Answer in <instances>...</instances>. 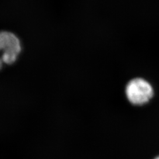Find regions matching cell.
I'll return each instance as SVG.
<instances>
[{
  "label": "cell",
  "mask_w": 159,
  "mask_h": 159,
  "mask_svg": "<svg viewBox=\"0 0 159 159\" xmlns=\"http://www.w3.org/2000/svg\"><path fill=\"white\" fill-rule=\"evenodd\" d=\"M21 51V43L11 32H0V70L4 64H11L16 61Z\"/></svg>",
  "instance_id": "cell-1"
},
{
  "label": "cell",
  "mask_w": 159,
  "mask_h": 159,
  "mask_svg": "<svg viewBox=\"0 0 159 159\" xmlns=\"http://www.w3.org/2000/svg\"><path fill=\"white\" fill-rule=\"evenodd\" d=\"M125 93L129 101L134 105H143L147 103L153 96V88L147 80L135 78L126 86Z\"/></svg>",
  "instance_id": "cell-2"
},
{
  "label": "cell",
  "mask_w": 159,
  "mask_h": 159,
  "mask_svg": "<svg viewBox=\"0 0 159 159\" xmlns=\"http://www.w3.org/2000/svg\"><path fill=\"white\" fill-rule=\"evenodd\" d=\"M155 159H159V157H157Z\"/></svg>",
  "instance_id": "cell-3"
}]
</instances>
